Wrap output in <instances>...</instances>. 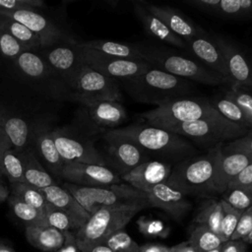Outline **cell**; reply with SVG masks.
Segmentation results:
<instances>
[{
	"instance_id": "8fae6325",
	"label": "cell",
	"mask_w": 252,
	"mask_h": 252,
	"mask_svg": "<svg viewBox=\"0 0 252 252\" xmlns=\"http://www.w3.org/2000/svg\"><path fill=\"white\" fill-rule=\"evenodd\" d=\"M0 15L23 24L36 34L41 49L59 44H79L70 32L37 11H0Z\"/></svg>"
},
{
	"instance_id": "30bf717a",
	"label": "cell",
	"mask_w": 252,
	"mask_h": 252,
	"mask_svg": "<svg viewBox=\"0 0 252 252\" xmlns=\"http://www.w3.org/2000/svg\"><path fill=\"white\" fill-rule=\"evenodd\" d=\"M79 47L85 65L117 82L136 78L152 68V66L143 59L118 58L105 55L96 50Z\"/></svg>"
},
{
	"instance_id": "6125c7cd",
	"label": "cell",
	"mask_w": 252,
	"mask_h": 252,
	"mask_svg": "<svg viewBox=\"0 0 252 252\" xmlns=\"http://www.w3.org/2000/svg\"><path fill=\"white\" fill-rule=\"evenodd\" d=\"M220 251H221V245H220V247H218V248L214 249V250H211V251H209V252H220Z\"/></svg>"
},
{
	"instance_id": "d590c367",
	"label": "cell",
	"mask_w": 252,
	"mask_h": 252,
	"mask_svg": "<svg viewBox=\"0 0 252 252\" xmlns=\"http://www.w3.org/2000/svg\"><path fill=\"white\" fill-rule=\"evenodd\" d=\"M187 241L196 248L198 252H209L223 243L218 233L202 224H194Z\"/></svg>"
},
{
	"instance_id": "83f0119b",
	"label": "cell",
	"mask_w": 252,
	"mask_h": 252,
	"mask_svg": "<svg viewBox=\"0 0 252 252\" xmlns=\"http://www.w3.org/2000/svg\"><path fill=\"white\" fill-rule=\"evenodd\" d=\"M13 61L17 69L31 80L39 81L53 76L44 59L32 51L25 50Z\"/></svg>"
},
{
	"instance_id": "db71d44e",
	"label": "cell",
	"mask_w": 252,
	"mask_h": 252,
	"mask_svg": "<svg viewBox=\"0 0 252 252\" xmlns=\"http://www.w3.org/2000/svg\"><path fill=\"white\" fill-rule=\"evenodd\" d=\"M170 252H198L188 241H183L177 245L169 247Z\"/></svg>"
},
{
	"instance_id": "8992f818",
	"label": "cell",
	"mask_w": 252,
	"mask_h": 252,
	"mask_svg": "<svg viewBox=\"0 0 252 252\" xmlns=\"http://www.w3.org/2000/svg\"><path fill=\"white\" fill-rule=\"evenodd\" d=\"M161 128L177 134L190 142L192 141L193 144L197 143L202 146H207L209 149L238 139L249 132L229 122L220 115L177 123Z\"/></svg>"
},
{
	"instance_id": "e7e4bbea",
	"label": "cell",
	"mask_w": 252,
	"mask_h": 252,
	"mask_svg": "<svg viewBox=\"0 0 252 252\" xmlns=\"http://www.w3.org/2000/svg\"><path fill=\"white\" fill-rule=\"evenodd\" d=\"M168 252H170V251H169V250H168Z\"/></svg>"
},
{
	"instance_id": "f1b7e54d",
	"label": "cell",
	"mask_w": 252,
	"mask_h": 252,
	"mask_svg": "<svg viewBox=\"0 0 252 252\" xmlns=\"http://www.w3.org/2000/svg\"><path fill=\"white\" fill-rule=\"evenodd\" d=\"M21 156L24 163V179L26 183L38 189L56 184V181L43 168L33 152L26 150L21 153Z\"/></svg>"
},
{
	"instance_id": "52a82bcc",
	"label": "cell",
	"mask_w": 252,
	"mask_h": 252,
	"mask_svg": "<svg viewBox=\"0 0 252 252\" xmlns=\"http://www.w3.org/2000/svg\"><path fill=\"white\" fill-rule=\"evenodd\" d=\"M219 115L209 98L191 95L170 100L142 113L140 116L146 120V123L158 127H166Z\"/></svg>"
},
{
	"instance_id": "d6a6232c",
	"label": "cell",
	"mask_w": 252,
	"mask_h": 252,
	"mask_svg": "<svg viewBox=\"0 0 252 252\" xmlns=\"http://www.w3.org/2000/svg\"><path fill=\"white\" fill-rule=\"evenodd\" d=\"M0 29L17 39L26 51L33 52L34 50L41 49V43L37 35L23 24L0 15Z\"/></svg>"
},
{
	"instance_id": "ffe728a7",
	"label": "cell",
	"mask_w": 252,
	"mask_h": 252,
	"mask_svg": "<svg viewBox=\"0 0 252 252\" xmlns=\"http://www.w3.org/2000/svg\"><path fill=\"white\" fill-rule=\"evenodd\" d=\"M172 166L171 163L162 160L149 159L123 175L121 179L132 187L148 193L155 186L167 181Z\"/></svg>"
},
{
	"instance_id": "c3c4849f",
	"label": "cell",
	"mask_w": 252,
	"mask_h": 252,
	"mask_svg": "<svg viewBox=\"0 0 252 252\" xmlns=\"http://www.w3.org/2000/svg\"><path fill=\"white\" fill-rule=\"evenodd\" d=\"M252 231V206L244 210L230 240H242Z\"/></svg>"
},
{
	"instance_id": "816d5d0a",
	"label": "cell",
	"mask_w": 252,
	"mask_h": 252,
	"mask_svg": "<svg viewBox=\"0 0 252 252\" xmlns=\"http://www.w3.org/2000/svg\"><path fill=\"white\" fill-rule=\"evenodd\" d=\"M57 252H81V250L79 249V247L76 243L75 232L68 231L65 244Z\"/></svg>"
},
{
	"instance_id": "4dcf8cb0",
	"label": "cell",
	"mask_w": 252,
	"mask_h": 252,
	"mask_svg": "<svg viewBox=\"0 0 252 252\" xmlns=\"http://www.w3.org/2000/svg\"><path fill=\"white\" fill-rule=\"evenodd\" d=\"M35 146L49 170L54 174L61 176L64 161L57 151L51 132L45 129L38 131L35 135Z\"/></svg>"
},
{
	"instance_id": "9c48e42d",
	"label": "cell",
	"mask_w": 252,
	"mask_h": 252,
	"mask_svg": "<svg viewBox=\"0 0 252 252\" xmlns=\"http://www.w3.org/2000/svg\"><path fill=\"white\" fill-rule=\"evenodd\" d=\"M71 100L89 105L98 101L122 102L123 95L119 82L83 65L81 72L68 94Z\"/></svg>"
},
{
	"instance_id": "ab89813d",
	"label": "cell",
	"mask_w": 252,
	"mask_h": 252,
	"mask_svg": "<svg viewBox=\"0 0 252 252\" xmlns=\"http://www.w3.org/2000/svg\"><path fill=\"white\" fill-rule=\"evenodd\" d=\"M220 199L239 211H244L252 206V186L227 187Z\"/></svg>"
},
{
	"instance_id": "4316f807",
	"label": "cell",
	"mask_w": 252,
	"mask_h": 252,
	"mask_svg": "<svg viewBox=\"0 0 252 252\" xmlns=\"http://www.w3.org/2000/svg\"><path fill=\"white\" fill-rule=\"evenodd\" d=\"M40 191L42 192L46 202L55 208L66 211L85 221H87L91 217L64 187L55 184L42 188Z\"/></svg>"
},
{
	"instance_id": "60d3db41",
	"label": "cell",
	"mask_w": 252,
	"mask_h": 252,
	"mask_svg": "<svg viewBox=\"0 0 252 252\" xmlns=\"http://www.w3.org/2000/svg\"><path fill=\"white\" fill-rule=\"evenodd\" d=\"M223 93L242 110L247 120L249 131H252V90L243 87H226Z\"/></svg>"
},
{
	"instance_id": "7dc6e473",
	"label": "cell",
	"mask_w": 252,
	"mask_h": 252,
	"mask_svg": "<svg viewBox=\"0 0 252 252\" xmlns=\"http://www.w3.org/2000/svg\"><path fill=\"white\" fill-rule=\"evenodd\" d=\"M222 153H245L252 155V131H249L246 135L226 142L222 145Z\"/></svg>"
},
{
	"instance_id": "f6af8a7d",
	"label": "cell",
	"mask_w": 252,
	"mask_h": 252,
	"mask_svg": "<svg viewBox=\"0 0 252 252\" xmlns=\"http://www.w3.org/2000/svg\"><path fill=\"white\" fill-rule=\"evenodd\" d=\"M25 48L7 32L0 29V54L12 60L16 59Z\"/></svg>"
},
{
	"instance_id": "603a6c76",
	"label": "cell",
	"mask_w": 252,
	"mask_h": 252,
	"mask_svg": "<svg viewBox=\"0 0 252 252\" xmlns=\"http://www.w3.org/2000/svg\"><path fill=\"white\" fill-rule=\"evenodd\" d=\"M132 8L146 34L167 45L178 48H185V41L175 35L158 17L152 13L146 7L144 1H132Z\"/></svg>"
},
{
	"instance_id": "5b68a950",
	"label": "cell",
	"mask_w": 252,
	"mask_h": 252,
	"mask_svg": "<svg viewBox=\"0 0 252 252\" xmlns=\"http://www.w3.org/2000/svg\"><path fill=\"white\" fill-rule=\"evenodd\" d=\"M142 59L153 68L161 70L175 77L208 86H224L226 80L213 73L195 58L182 55L174 50L159 45L140 43Z\"/></svg>"
},
{
	"instance_id": "9a60e30c",
	"label": "cell",
	"mask_w": 252,
	"mask_h": 252,
	"mask_svg": "<svg viewBox=\"0 0 252 252\" xmlns=\"http://www.w3.org/2000/svg\"><path fill=\"white\" fill-rule=\"evenodd\" d=\"M51 135L64 163L79 162L107 166L103 156L92 141L77 138L61 129L51 131Z\"/></svg>"
},
{
	"instance_id": "b9f144b4",
	"label": "cell",
	"mask_w": 252,
	"mask_h": 252,
	"mask_svg": "<svg viewBox=\"0 0 252 252\" xmlns=\"http://www.w3.org/2000/svg\"><path fill=\"white\" fill-rule=\"evenodd\" d=\"M220 202L222 205V218L220 229V236L222 241L225 242L230 240V237L236 228V225L243 211H239L231 207L221 199Z\"/></svg>"
},
{
	"instance_id": "5bb4252c",
	"label": "cell",
	"mask_w": 252,
	"mask_h": 252,
	"mask_svg": "<svg viewBox=\"0 0 252 252\" xmlns=\"http://www.w3.org/2000/svg\"><path fill=\"white\" fill-rule=\"evenodd\" d=\"M226 66L230 86L252 90V59L233 40L223 35L213 34Z\"/></svg>"
},
{
	"instance_id": "9f6ffc18",
	"label": "cell",
	"mask_w": 252,
	"mask_h": 252,
	"mask_svg": "<svg viewBox=\"0 0 252 252\" xmlns=\"http://www.w3.org/2000/svg\"><path fill=\"white\" fill-rule=\"evenodd\" d=\"M11 147V144L6 136V134L4 133V131L2 130V128L0 127V158L3 155V153L7 150H9Z\"/></svg>"
},
{
	"instance_id": "cb8c5ba5",
	"label": "cell",
	"mask_w": 252,
	"mask_h": 252,
	"mask_svg": "<svg viewBox=\"0 0 252 252\" xmlns=\"http://www.w3.org/2000/svg\"><path fill=\"white\" fill-rule=\"evenodd\" d=\"M251 162L252 155L221 152L214 181L216 195H221L228 184Z\"/></svg>"
},
{
	"instance_id": "d6986e66",
	"label": "cell",
	"mask_w": 252,
	"mask_h": 252,
	"mask_svg": "<svg viewBox=\"0 0 252 252\" xmlns=\"http://www.w3.org/2000/svg\"><path fill=\"white\" fill-rule=\"evenodd\" d=\"M86 120L95 131L104 134L107 131L120 128L127 120V111L119 101L105 100L84 105Z\"/></svg>"
},
{
	"instance_id": "ba28073f",
	"label": "cell",
	"mask_w": 252,
	"mask_h": 252,
	"mask_svg": "<svg viewBox=\"0 0 252 252\" xmlns=\"http://www.w3.org/2000/svg\"><path fill=\"white\" fill-rule=\"evenodd\" d=\"M62 187L71 193L90 216L105 207L121 203L148 200L146 193L125 182L95 187L81 186L65 182Z\"/></svg>"
},
{
	"instance_id": "74e56055",
	"label": "cell",
	"mask_w": 252,
	"mask_h": 252,
	"mask_svg": "<svg viewBox=\"0 0 252 252\" xmlns=\"http://www.w3.org/2000/svg\"><path fill=\"white\" fill-rule=\"evenodd\" d=\"M8 203L14 213V215L21 220L26 226H45L44 214L40 211L32 208V206L24 203L20 199L13 195H9Z\"/></svg>"
},
{
	"instance_id": "f907efd6",
	"label": "cell",
	"mask_w": 252,
	"mask_h": 252,
	"mask_svg": "<svg viewBox=\"0 0 252 252\" xmlns=\"http://www.w3.org/2000/svg\"><path fill=\"white\" fill-rule=\"evenodd\" d=\"M247 245L243 240H228L221 244L220 252H247Z\"/></svg>"
},
{
	"instance_id": "3957f363",
	"label": "cell",
	"mask_w": 252,
	"mask_h": 252,
	"mask_svg": "<svg viewBox=\"0 0 252 252\" xmlns=\"http://www.w3.org/2000/svg\"><path fill=\"white\" fill-rule=\"evenodd\" d=\"M119 85L134 100L156 107L176 98L191 96L195 90L193 82L153 67L136 78L119 82Z\"/></svg>"
},
{
	"instance_id": "11a10c76",
	"label": "cell",
	"mask_w": 252,
	"mask_h": 252,
	"mask_svg": "<svg viewBox=\"0 0 252 252\" xmlns=\"http://www.w3.org/2000/svg\"><path fill=\"white\" fill-rule=\"evenodd\" d=\"M81 252H112V251L105 243H99V244L92 245Z\"/></svg>"
},
{
	"instance_id": "7a4b0ae2",
	"label": "cell",
	"mask_w": 252,
	"mask_h": 252,
	"mask_svg": "<svg viewBox=\"0 0 252 252\" xmlns=\"http://www.w3.org/2000/svg\"><path fill=\"white\" fill-rule=\"evenodd\" d=\"M222 145L220 144L202 155H194L175 163L166 183L186 196L203 199L217 196L214 181Z\"/></svg>"
},
{
	"instance_id": "7c38bea8",
	"label": "cell",
	"mask_w": 252,
	"mask_h": 252,
	"mask_svg": "<svg viewBox=\"0 0 252 252\" xmlns=\"http://www.w3.org/2000/svg\"><path fill=\"white\" fill-rule=\"evenodd\" d=\"M105 142V156L107 167L115 171L120 177L131 171L151 158L134 142L107 131L103 135Z\"/></svg>"
},
{
	"instance_id": "d4e9b609",
	"label": "cell",
	"mask_w": 252,
	"mask_h": 252,
	"mask_svg": "<svg viewBox=\"0 0 252 252\" xmlns=\"http://www.w3.org/2000/svg\"><path fill=\"white\" fill-rule=\"evenodd\" d=\"M68 231L54 227L26 226V237L33 247L45 252H57L66 242Z\"/></svg>"
},
{
	"instance_id": "484cf974",
	"label": "cell",
	"mask_w": 252,
	"mask_h": 252,
	"mask_svg": "<svg viewBox=\"0 0 252 252\" xmlns=\"http://www.w3.org/2000/svg\"><path fill=\"white\" fill-rule=\"evenodd\" d=\"M79 46L96 50L105 55L124 58V59H142L140 43L119 42L107 39H92L79 42Z\"/></svg>"
},
{
	"instance_id": "be15d7a7",
	"label": "cell",
	"mask_w": 252,
	"mask_h": 252,
	"mask_svg": "<svg viewBox=\"0 0 252 252\" xmlns=\"http://www.w3.org/2000/svg\"><path fill=\"white\" fill-rule=\"evenodd\" d=\"M0 177H2V175H1V173H0Z\"/></svg>"
},
{
	"instance_id": "f546056e",
	"label": "cell",
	"mask_w": 252,
	"mask_h": 252,
	"mask_svg": "<svg viewBox=\"0 0 252 252\" xmlns=\"http://www.w3.org/2000/svg\"><path fill=\"white\" fill-rule=\"evenodd\" d=\"M0 127L6 134L11 146H14L16 152L26 151L29 144L30 130L25 119L19 116H0Z\"/></svg>"
},
{
	"instance_id": "4fadbf2b",
	"label": "cell",
	"mask_w": 252,
	"mask_h": 252,
	"mask_svg": "<svg viewBox=\"0 0 252 252\" xmlns=\"http://www.w3.org/2000/svg\"><path fill=\"white\" fill-rule=\"evenodd\" d=\"M40 56L49 66L53 76L60 78L70 90L84 65L79 45L59 44L42 48Z\"/></svg>"
},
{
	"instance_id": "bcb514c9",
	"label": "cell",
	"mask_w": 252,
	"mask_h": 252,
	"mask_svg": "<svg viewBox=\"0 0 252 252\" xmlns=\"http://www.w3.org/2000/svg\"><path fill=\"white\" fill-rule=\"evenodd\" d=\"M44 7L42 0H0V11H37Z\"/></svg>"
},
{
	"instance_id": "ac0fdd59",
	"label": "cell",
	"mask_w": 252,
	"mask_h": 252,
	"mask_svg": "<svg viewBox=\"0 0 252 252\" xmlns=\"http://www.w3.org/2000/svg\"><path fill=\"white\" fill-rule=\"evenodd\" d=\"M185 49L188 50L197 61L213 73L226 80L230 86L223 56L212 34L207 32L202 35L185 41Z\"/></svg>"
},
{
	"instance_id": "e575fe53",
	"label": "cell",
	"mask_w": 252,
	"mask_h": 252,
	"mask_svg": "<svg viewBox=\"0 0 252 252\" xmlns=\"http://www.w3.org/2000/svg\"><path fill=\"white\" fill-rule=\"evenodd\" d=\"M44 218L46 225L54 227L61 231L76 232L86 222L85 220L79 219L78 217L66 211L55 208L54 206L48 203L44 213Z\"/></svg>"
},
{
	"instance_id": "6da1fadb",
	"label": "cell",
	"mask_w": 252,
	"mask_h": 252,
	"mask_svg": "<svg viewBox=\"0 0 252 252\" xmlns=\"http://www.w3.org/2000/svg\"><path fill=\"white\" fill-rule=\"evenodd\" d=\"M110 131L134 142L150 158L155 157L172 165L198 153L196 146L189 140L149 123H131Z\"/></svg>"
},
{
	"instance_id": "6f0895ef",
	"label": "cell",
	"mask_w": 252,
	"mask_h": 252,
	"mask_svg": "<svg viewBox=\"0 0 252 252\" xmlns=\"http://www.w3.org/2000/svg\"><path fill=\"white\" fill-rule=\"evenodd\" d=\"M105 4V9H109L111 11H117V10H121V1L119 0H107L104 1Z\"/></svg>"
},
{
	"instance_id": "f35d334b",
	"label": "cell",
	"mask_w": 252,
	"mask_h": 252,
	"mask_svg": "<svg viewBox=\"0 0 252 252\" xmlns=\"http://www.w3.org/2000/svg\"><path fill=\"white\" fill-rule=\"evenodd\" d=\"M10 188L11 195L32 206V208L40 211L42 214L45 213L47 202L40 189L35 188L26 182L10 183Z\"/></svg>"
},
{
	"instance_id": "680465c9",
	"label": "cell",
	"mask_w": 252,
	"mask_h": 252,
	"mask_svg": "<svg viewBox=\"0 0 252 252\" xmlns=\"http://www.w3.org/2000/svg\"><path fill=\"white\" fill-rule=\"evenodd\" d=\"M10 193H9V189L8 187L5 185L2 177H0V202L5 201L6 199H8Z\"/></svg>"
},
{
	"instance_id": "91938a15",
	"label": "cell",
	"mask_w": 252,
	"mask_h": 252,
	"mask_svg": "<svg viewBox=\"0 0 252 252\" xmlns=\"http://www.w3.org/2000/svg\"><path fill=\"white\" fill-rule=\"evenodd\" d=\"M0 252H14V250L11 249L10 247H8V246H6V245L0 243Z\"/></svg>"
},
{
	"instance_id": "836d02e7",
	"label": "cell",
	"mask_w": 252,
	"mask_h": 252,
	"mask_svg": "<svg viewBox=\"0 0 252 252\" xmlns=\"http://www.w3.org/2000/svg\"><path fill=\"white\" fill-rule=\"evenodd\" d=\"M209 100L213 107L218 111V113L220 116H222L229 122L249 131L248 123L242 110L224 93L218 94L214 95L212 98H209Z\"/></svg>"
},
{
	"instance_id": "f5cc1de1",
	"label": "cell",
	"mask_w": 252,
	"mask_h": 252,
	"mask_svg": "<svg viewBox=\"0 0 252 252\" xmlns=\"http://www.w3.org/2000/svg\"><path fill=\"white\" fill-rule=\"evenodd\" d=\"M169 247L162 244H144L140 246V252H168Z\"/></svg>"
},
{
	"instance_id": "681fc988",
	"label": "cell",
	"mask_w": 252,
	"mask_h": 252,
	"mask_svg": "<svg viewBox=\"0 0 252 252\" xmlns=\"http://www.w3.org/2000/svg\"><path fill=\"white\" fill-rule=\"evenodd\" d=\"M252 186V162L248 164L229 184L227 187Z\"/></svg>"
},
{
	"instance_id": "94428289",
	"label": "cell",
	"mask_w": 252,
	"mask_h": 252,
	"mask_svg": "<svg viewBox=\"0 0 252 252\" xmlns=\"http://www.w3.org/2000/svg\"><path fill=\"white\" fill-rule=\"evenodd\" d=\"M245 243H247V244H252V231L245 237V238H243L242 239Z\"/></svg>"
},
{
	"instance_id": "7bdbcfd3",
	"label": "cell",
	"mask_w": 252,
	"mask_h": 252,
	"mask_svg": "<svg viewBox=\"0 0 252 252\" xmlns=\"http://www.w3.org/2000/svg\"><path fill=\"white\" fill-rule=\"evenodd\" d=\"M103 243H105L112 252H140V246L124 229L112 233Z\"/></svg>"
},
{
	"instance_id": "44dd1931",
	"label": "cell",
	"mask_w": 252,
	"mask_h": 252,
	"mask_svg": "<svg viewBox=\"0 0 252 252\" xmlns=\"http://www.w3.org/2000/svg\"><path fill=\"white\" fill-rule=\"evenodd\" d=\"M146 7L158 17L166 27L178 37L187 41L207 32L188 16L168 5H157L144 1Z\"/></svg>"
},
{
	"instance_id": "e0dca14e",
	"label": "cell",
	"mask_w": 252,
	"mask_h": 252,
	"mask_svg": "<svg viewBox=\"0 0 252 252\" xmlns=\"http://www.w3.org/2000/svg\"><path fill=\"white\" fill-rule=\"evenodd\" d=\"M146 194L150 207L163 211L177 221H180L192 208L187 196L166 182L155 186Z\"/></svg>"
},
{
	"instance_id": "ee69618b",
	"label": "cell",
	"mask_w": 252,
	"mask_h": 252,
	"mask_svg": "<svg viewBox=\"0 0 252 252\" xmlns=\"http://www.w3.org/2000/svg\"><path fill=\"white\" fill-rule=\"evenodd\" d=\"M137 226L142 234L150 237L165 238L169 234V227L166 226L164 222L146 216H142L138 219Z\"/></svg>"
},
{
	"instance_id": "2e32d148",
	"label": "cell",
	"mask_w": 252,
	"mask_h": 252,
	"mask_svg": "<svg viewBox=\"0 0 252 252\" xmlns=\"http://www.w3.org/2000/svg\"><path fill=\"white\" fill-rule=\"evenodd\" d=\"M61 176L69 183L90 187L107 186L123 182L121 177L109 167L90 163H64Z\"/></svg>"
},
{
	"instance_id": "1f68e13d",
	"label": "cell",
	"mask_w": 252,
	"mask_h": 252,
	"mask_svg": "<svg viewBox=\"0 0 252 252\" xmlns=\"http://www.w3.org/2000/svg\"><path fill=\"white\" fill-rule=\"evenodd\" d=\"M221 218L222 205L220 199H217L216 197L206 198L196 212L194 224L205 225L220 235Z\"/></svg>"
},
{
	"instance_id": "277c9868",
	"label": "cell",
	"mask_w": 252,
	"mask_h": 252,
	"mask_svg": "<svg viewBox=\"0 0 252 252\" xmlns=\"http://www.w3.org/2000/svg\"><path fill=\"white\" fill-rule=\"evenodd\" d=\"M148 207V200H144L121 203L96 211L75 232L79 249L83 251L92 245L103 243L108 236L123 229L140 211Z\"/></svg>"
},
{
	"instance_id": "8d00e7d4",
	"label": "cell",
	"mask_w": 252,
	"mask_h": 252,
	"mask_svg": "<svg viewBox=\"0 0 252 252\" xmlns=\"http://www.w3.org/2000/svg\"><path fill=\"white\" fill-rule=\"evenodd\" d=\"M0 173L5 175L10 183H23L24 163L21 153L15 150H7L0 158Z\"/></svg>"
},
{
	"instance_id": "7402d4cb",
	"label": "cell",
	"mask_w": 252,
	"mask_h": 252,
	"mask_svg": "<svg viewBox=\"0 0 252 252\" xmlns=\"http://www.w3.org/2000/svg\"><path fill=\"white\" fill-rule=\"evenodd\" d=\"M183 3L200 12L222 19L252 20V0H184Z\"/></svg>"
}]
</instances>
